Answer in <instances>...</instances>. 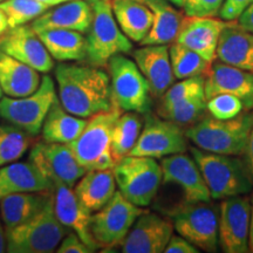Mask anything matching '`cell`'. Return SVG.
<instances>
[{"label": "cell", "mask_w": 253, "mask_h": 253, "mask_svg": "<svg viewBox=\"0 0 253 253\" xmlns=\"http://www.w3.org/2000/svg\"><path fill=\"white\" fill-rule=\"evenodd\" d=\"M251 202L248 196H233L221 199L218 217V236L221 251L249 252Z\"/></svg>", "instance_id": "5bb4252c"}, {"label": "cell", "mask_w": 253, "mask_h": 253, "mask_svg": "<svg viewBox=\"0 0 253 253\" xmlns=\"http://www.w3.org/2000/svg\"><path fill=\"white\" fill-rule=\"evenodd\" d=\"M145 210L132 204L120 191L102 209L91 213L90 233L99 249L121 246L134 225L135 220Z\"/></svg>", "instance_id": "8fae6325"}, {"label": "cell", "mask_w": 253, "mask_h": 253, "mask_svg": "<svg viewBox=\"0 0 253 253\" xmlns=\"http://www.w3.org/2000/svg\"><path fill=\"white\" fill-rule=\"evenodd\" d=\"M108 1H110V0H108Z\"/></svg>", "instance_id": "f5cc1de1"}, {"label": "cell", "mask_w": 253, "mask_h": 253, "mask_svg": "<svg viewBox=\"0 0 253 253\" xmlns=\"http://www.w3.org/2000/svg\"><path fill=\"white\" fill-rule=\"evenodd\" d=\"M188 150L185 131L181 125L163 118L148 115L141 135L129 155L163 158Z\"/></svg>", "instance_id": "4fadbf2b"}, {"label": "cell", "mask_w": 253, "mask_h": 253, "mask_svg": "<svg viewBox=\"0 0 253 253\" xmlns=\"http://www.w3.org/2000/svg\"><path fill=\"white\" fill-rule=\"evenodd\" d=\"M246 162H248L250 169H251V172L253 173V123L251 131H250L249 141H248V147H246Z\"/></svg>", "instance_id": "ee69618b"}, {"label": "cell", "mask_w": 253, "mask_h": 253, "mask_svg": "<svg viewBox=\"0 0 253 253\" xmlns=\"http://www.w3.org/2000/svg\"><path fill=\"white\" fill-rule=\"evenodd\" d=\"M253 4V0H224L219 15L225 21L238 20L240 14Z\"/></svg>", "instance_id": "60d3db41"}, {"label": "cell", "mask_w": 253, "mask_h": 253, "mask_svg": "<svg viewBox=\"0 0 253 253\" xmlns=\"http://www.w3.org/2000/svg\"><path fill=\"white\" fill-rule=\"evenodd\" d=\"M87 121L88 119L79 118L67 112L56 96L41 129L42 141L48 143H72L84 130Z\"/></svg>", "instance_id": "f546056e"}, {"label": "cell", "mask_w": 253, "mask_h": 253, "mask_svg": "<svg viewBox=\"0 0 253 253\" xmlns=\"http://www.w3.org/2000/svg\"><path fill=\"white\" fill-rule=\"evenodd\" d=\"M207 110V96L205 93L179 101L170 106H160L157 113L161 118L169 120L177 125H192L203 116Z\"/></svg>", "instance_id": "e575fe53"}, {"label": "cell", "mask_w": 253, "mask_h": 253, "mask_svg": "<svg viewBox=\"0 0 253 253\" xmlns=\"http://www.w3.org/2000/svg\"><path fill=\"white\" fill-rule=\"evenodd\" d=\"M169 53L173 75L178 80L194 77H205L211 66V63L204 58L177 41L172 42L169 47Z\"/></svg>", "instance_id": "d6a6232c"}, {"label": "cell", "mask_w": 253, "mask_h": 253, "mask_svg": "<svg viewBox=\"0 0 253 253\" xmlns=\"http://www.w3.org/2000/svg\"><path fill=\"white\" fill-rule=\"evenodd\" d=\"M93 20V11L88 0H72L47 9L32 21L31 27L38 32L45 30H72L87 33Z\"/></svg>", "instance_id": "7402d4cb"}, {"label": "cell", "mask_w": 253, "mask_h": 253, "mask_svg": "<svg viewBox=\"0 0 253 253\" xmlns=\"http://www.w3.org/2000/svg\"><path fill=\"white\" fill-rule=\"evenodd\" d=\"M9 30H11V28H9L7 17H6L4 11L0 8V41H1L2 38L5 37V34L7 33Z\"/></svg>", "instance_id": "f6af8a7d"}, {"label": "cell", "mask_w": 253, "mask_h": 253, "mask_svg": "<svg viewBox=\"0 0 253 253\" xmlns=\"http://www.w3.org/2000/svg\"><path fill=\"white\" fill-rule=\"evenodd\" d=\"M38 36L53 59L60 62L81 61L87 58V39L81 32L72 30H45Z\"/></svg>", "instance_id": "4dcf8cb0"}, {"label": "cell", "mask_w": 253, "mask_h": 253, "mask_svg": "<svg viewBox=\"0 0 253 253\" xmlns=\"http://www.w3.org/2000/svg\"><path fill=\"white\" fill-rule=\"evenodd\" d=\"M1 1H4V0H0V2H1Z\"/></svg>", "instance_id": "816d5d0a"}, {"label": "cell", "mask_w": 253, "mask_h": 253, "mask_svg": "<svg viewBox=\"0 0 253 253\" xmlns=\"http://www.w3.org/2000/svg\"><path fill=\"white\" fill-rule=\"evenodd\" d=\"M39 1L47 5L48 7H54L56 5L63 4V2H67V1H72V0H39Z\"/></svg>", "instance_id": "c3c4849f"}, {"label": "cell", "mask_w": 253, "mask_h": 253, "mask_svg": "<svg viewBox=\"0 0 253 253\" xmlns=\"http://www.w3.org/2000/svg\"><path fill=\"white\" fill-rule=\"evenodd\" d=\"M204 93L207 100L219 94L233 95L242 100L246 110H253V72L212 62L205 74Z\"/></svg>", "instance_id": "ac0fdd59"}, {"label": "cell", "mask_w": 253, "mask_h": 253, "mask_svg": "<svg viewBox=\"0 0 253 253\" xmlns=\"http://www.w3.org/2000/svg\"><path fill=\"white\" fill-rule=\"evenodd\" d=\"M122 113L114 106L112 109L90 116L79 137L69 143L73 154L87 171L113 169L115 166L112 154V132Z\"/></svg>", "instance_id": "5b68a950"}, {"label": "cell", "mask_w": 253, "mask_h": 253, "mask_svg": "<svg viewBox=\"0 0 253 253\" xmlns=\"http://www.w3.org/2000/svg\"><path fill=\"white\" fill-rule=\"evenodd\" d=\"M218 214L210 202H185L170 211L173 230L198 250L216 252L219 245Z\"/></svg>", "instance_id": "ba28073f"}, {"label": "cell", "mask_w": 253, "mask_h": 253, "mask_svg": "<svg viewBox=\"0 0 253 253\" xmlns=\"http://www.w3.org/2000/svg\"><path fill=\"white\" fill-rule=\"evenodd\" d=\"M58 253H91L94 252L86 243L82 240L75 232H68L63 237L58 249Z\"/></svg>", "instance_id": "ab89813d"}, {"label": "cell", "mask_w": 253, "mask_h": 253, "mask_svg": "<svg viewBox=\"0 0 253 253\" xmlns=\"http://www.w3.org/2000/svg\"><path fill=\"white\" fill-rule=\"evenodd\" d=\"M143 1L153 11L154 21L148 36L141 41V45H169L175 42L184 19L181 12L173 7L169 0Z\"/></svg>", "instance_id": "83f0119b"}, {"label": "cell", "mask_w": 253, "mask_h": 253, "mask_svg": "<svg viewBox=\"0 0 253 253\" xmlns=\"http://www.w3.org/2000/svg\"><path fill=\"white\" fill-rule=\"evenodd\" d=\"M169 1L173 5L179 6V7H182V6H183V0H169Z\"/></svg>", "instance_id": "681fc988"}, {"label": "cell", "mask_w": 253, "mask_h": 253, "mask_svg": "<svg viewBox=\"0 0 253 253\" xmlns=\"http://www.w3.org/2000/svg\"><path fill=\"white\" fill-rule=\"evenodd\" d=\"M112 8L123 33L141 43L153 26L154 14L149 6L143 0H112Z\"/></svg>", "instance_id": "4316f807"}, {"label": "cell", "mask_w": 253, "mask_h": 253, "mask_svg": "<svg viewBox=\"0 0 253 253\" xmlns=\"http://www.w3.org/2000/svg\"><path fill=\"white\" fill-rule=\"evenodd\" d=\"M33 136L13 125L0 126V167L17 162L30 149Z\"/></svg>", "instance_id": "836d02e7"}, {"label": "cell", "mask_w": 253, "mask_h": 253, "mask_svg": "<svg viewBox=\"0 0 253 253\" xmlns=\"http://www.w3.org/2000/svg\"><path fill=\"white\" fill-rule=\"evenodd\" d=\"M162 183L178 185L183 191L185 202H211L204 177L194 160V157L175 154L162 158Z\"/></svg>", "instance_id": "2e32d148"}, {"label": "cell", "mask_w": 253, "mask_h": 253, "mask_svg": "<svg viewBox=\"0 0 253 253\" xmlns=\"http://www.w3.org/2000/svg\"><path fill=\"white\" fill-rule=\"evenodd\" d=\"M39 72L0 50V87L8 97H24L41 84Z\"/></svg>", "instance_id": "d4e9b609"}, {"label": "cell", "mask_w": 253, "mask_h": 253, "mask_svg": "<svg viewBox=\"0 0 253 253\" xmlns=\"http://www.w3.org/2000/svg\"><path fill=\"white\" fill-rule=\"evenodd\" d=\"M6 252V238H5V229L0 224V253Z\"/></svg>", "instance_id": "7dc6e473"}, {"label": "cell", "mask_w": 253, "mask_h": 253, "mask_svg": "<svg viewBox=\"0 0 253 253\" xmlns=\"http://www.w3.org/2000/svg\"><path fill=\"white\" fill-rule=\"evenodd\" d=\"M244 109L242 100L230 94L214 95L207 100V110L218 120H231L242 114Z\"/></svg>", "instance_id": "74e56055"}, {"label": "cell", "mask_w": 253, "mask_h": 253, "mask_svg": "<svg viewBox=\"0 0 253 253\" xmlns=\"http://www.w3.org/2000/svg\"><path fill=\"white\" fill-rule=\"evenodd\" d=\"M217 58L233 67L253 72V33L238 23L227 21L218 42Z\"/></svg>", "instance_id": "603a6c76"}, {"label": "cell", "mask_w": 253, "mask_h": 253, "mask_svg": "<svg viewBox=\"0 0 253 253\" xmlns=\"http://www.w3.org/2000/svg\"><path fill=\"white\" fill-rule=\"evenodd\" d=\"M53 185L28 162H13L0 169V198L18 192H52Z\"/></svg>", "instance_id": "cb8c5ba5"}, {"label": "cell", "mask_w": 253, "mask_h": 253, "mask_svg": "<svg viewBox=\"0 0 253 253\" xmlns=\"http://www.w3.org/2000/svg\"><path fill=\"white\" fill-rule=\"evenodd\" d=\"M143 123L135 112H125L119 116L112 132V154L115 163L128 156L140 137Z\"/></svg>", "instance_id": "1f68e13d"}, {"label": "cell", "mask_w": 253, "mask_h": 253, "mask_svg": "<svg viewBox=\"0 0 253 253\" xmlns=\"http://www.w3.org/2000/svg\"><path fill=\"white\" fill-rule=\"evenodd\" d=\"M212 199L246 195L253 189V173L248 162L235 155L209 153L190 148Z\"/></svg>", "instance_id": "7a4b0ae2"}, {"label": "cell", "mask_w": 253, "mask_h": 253, "mask_svg": "<svg viewBox=\"0 0 253 253\" xmlns=\"http://www.w3.org/2000/svg\"><path fill=\"white\" fill-rule=\"evenodd\" d=\"M113 171L119 191L140 208L149 207L162 184V168L153 157L128 155L115 163Z\"/></svg>", "instance_id": "52a82bcc"}, {"label": "cell", "mask_w": 253, "mask_h": 253, "mask_svg": "<svg viewBox=\"0 0 253 253\" xmlns=\"http://www.w3.org/2000/svg\"><path fill=\"white\" fill-rule=\"evenodd\" d=\"M113 104L122 112L145 114L150 109V88L135 61L116 54L108 61Z\"/></svg>", "instance_id": "9c48e42d"}, {"label": "cell", "mask_w": 253, "mask_h": 253, "mask_svg": "<svg viewBox=\"0 0 253 253\" xmlns=\"http://www.w3.org/2000/svg\"><path fill=\"white\" fill-rule=\"evenodd\" d=\"M224 0H183L188 17H216L223 6Z\"/></svg>", "instance_id": "f35d334b"}, {"label": "cell", "mask_w": 253, "mask_h": 253, "mask_svg": "<svg viewBox=\"0 0 253 253\" xmlns=\"http://www.w3.org/2000/svg\"><path fill=\"white\" fill-rule=\"evenodd\" d=\"M115 176L113 169L89 170L74 185L75 195L90 212L102 209L116 194Z\"/></svg>", "instance_id": "484cf974"}, {"label": "cell", "mask_w": 253, "mask_h": 253, "mask_svg": "<svg viewBox=\"0 0 253 253\" xmlns=\"http://www.w3.org/2000/svg\"><path fill=\"white\" fill-rule=\"evenodd\" d=\"M52 192H18L0 198V217L5 230L20 225L40 212Z\"/></svg>", "instance_id": "f1b7e54d"}, {"label": "cell", "mask_w": 253, "mask_h": 253, "mask_svg": "<svg viewBox=\"0 0 253 253\" xmlns=\"http://www.w3.org/2000/svg\"><path fill=\"white\" fill-rule=\"evenodd\" d=\"M0 50L39 73H48L54 67V59L31 25L11 28L0 41Z\"/></svg>", "instance_id": "e0dca14e"}, {"label": "cell", "mask_w": 253, "mask_h": 253, "mask_svg": "<svg viewBox=\"0 0 253 253\" xmlns=\"http://www.w3.org/2000/svg\"><path fill=\"white\" fill-rule=\"evenodd\" d=\"M0 8L7 17L9 28H14L33 21L50 7L39 0H4Z\"/></svg>", "instance_id": "d590c367"}, {"label": "cell", "mask_w": 253, "mask_h": 253, "mask_svg": "<svg viewBox=\"0 0 253 253\" xmlns=\"http://www.w3.org/2000/svg\"><path fill=\"white\" fill-rule=\"evenodd\" d=\"M2 97V89H1V87H0V99H1Z\"/></svg>", "instance_id": "f907efd6"}, {"label": "cell", "mask_w": 253, "mask_h": 253, "mask_svg": "<svg viewBox=\"0 0 253 253\" xmlns=\"http://www.w3.org/2000/svg\"><path fill=\"white\" fill-rule=\"evenodd\" d=\"M93 20L87 32L88 63L104 67L116 54H126L132 49L131 40L120 28L108 0H88Z\"/></svg>", "instance_id": "8992f818"}, {"label": "cell", "mask_w": 253, "mask_h": 253, "mask_svg": "<svg viewBox=\"0 0 253 253\" xmlns=\"http://www.w3.org/2000/svg\"><path fill=\"white\" fill-rule=\"evenodd\" d=\"M52 192L55 213L62 225L68 231L77 233L94 252L96 251L99 248L90 233V218L93 212L81 203L73 188L66 184L53 183Z\"/></svg>", "instance_id": "ffe728a7"}, {"label": "cell", "mask_w": 253, "mask_h": 253, "mask_svg": "<svg viewBox=\"0 0 253 253\" xmlns=\"http://www.w3.org/2000/svg\"><path fill=\"white\" fill-rule=\"evenodd\" d=\"M238 24L245 30H248L249 32L253 33V4L249 6L248 8L240 14V17L238 18Z\"/></svg>", "instance_id": "7bdbcfd3"}, {"label": "cell", "mask_w": 253, "mask_h": 253, "mask_svg": "<svg viewBox=\"0 0 253 253\" xmlns=\"http://www.w3.org/2000/svg\"><path fill=\"white\" fill-rule=\"evenodd\" d=\"M166 253H198L199 250L192 245L189 240L179 235H172L168 243Z\"/></svg>", "instance_id": "b9f144b4"}, {"label": "cell", "mask_w": 253, "mask_h": 253, "mask_svg": "<svg viewBox=\"0 0 253 253\" xmlns=\"http://www.w3.org/2000/svg\"><path fill=\"white\" fill-rule=\"evenodd\" d=\"M28 161L52 183H62L74 188L87 170L79 163L69 144L37 142Z\"/></svg>", "instance_id": "7c38bea8"}, {"label": "cell", "mask_w": 253, "mask_h": 253, "mask_svg": "<svg viewBox=\"0 0 253 253\" xmlns=\"http://www.w3.org/2000/svg\"><path fill=\"white\" fill-rule=\"evenodd\" d=\"M173 235L172 221L144 211L121 244L123 253H162Z\"/></svg>", "instance_id": "9a60e30c"}, {"label": "cell", "mask_w": 253, "mask_h": 253, "mask_svg": "<svg viewBox=\"0 0 253 253\" xmlns=\"http://www.w3.org/2000/svg\"><path fill=\"white\" fill-rule=\"evenodd\" d=\"M59 100L67 112L89 119L114 107L110 77L102 67L61 62L55 67Z\"/></svg>", "instance_id": "6da1fadb"}, {"label": "cell", "mask_w": 253, "mask_h": 253, "mask_svg": "<svg viewBox=\"0 0 253 253\" xmlns=\"http://www.w3.org/2000/svg\"><path fill=\"white\" fill-rule=\"evenodd\" d=\"M227 21L214 17H184L176 41L212 63L221 31Z\"/></svg>", "instance_id": "d6986e66"}, {"label": "cell", "mask_w": 253, "mask_h": 253, "mask_svg": "<svg viewBox=\"0 0 253 253\" xmlns=\"http://www.w3.org/2000/svg\"><path fill=\"white\" fill-rule=\"evenodd\" d=\"M68 231L59 220L52 197L45 208L25 223L5 230L6 252L52 253Z\"/></svg>", "instance_id": "277c9868"}, {"label": "cell", "mask_w": 253, "mask_h": 253, "mask_svg": "<svg viewBox=\"0 0 253 253\" xmlns=\"http://www.w3.org/2000/svg\"><path fill=\"white\" fill-rule=\"evenodd\" d=\"M56 97L55 84L46 75L38 89L24 97L2 96L0 99V118L23 129L32 136L41 132L47 113Z\"/></svg>", "instance_id": "30bf717a"}, {"label": "cell", "mask_w": 253, "mask_h": 253, "mask_svg": "<svg viewBox=\"0 0 253 253\" xmlns=\"http://www.w3.org/2000/svg\"><path fill=\"white\" fill-rule=\"evenodd\" d=\"M252 123L253 112L242 113L231 120H218L210 115L192 123L185 136L202 150L239 156L246 151Z\"/></svg>", "instance_id": "3957f363"}, {"label": "cell", "mask_w": 253, "mask_h": 253, "mask_svg": "<svg viewBox=\"0 0 253 253\" xmlns=\"http://www.w3.org/2000/svg\"><path fill=\"white\" fill-rule=\"evenodd\" d=\"M251 202V227H250V240H249V252L253 253V194L250 198Z\"/></svg>", "instance_id": "bcb514c9"}, {"label": "cell", "mask_w": 253, "mask_h": 253, "mask_svg": "<svg viewBox=\"0 0 253 253\" xmlns=\"http://www.w3.org/2000/svg\"><path fill=\"white\" fill-rule=\"evenodd\" d=\"M134 60L149 84L150 93L161 97L175 81L168 45H148L136 49Z\"/></svg>", "instance_id": "44dd1931"}, {"label": "cell", "mask_w": 253, "mask_h": 253, "mask_svg": "<svg viewBox=\"0 0 253 253\" xmlns=\"http://www.w3.org/2000/svg\"><path fill=\"white\" fill-rule=\"evenodd\" d=\"M204 87L205 77L182 79L178 84H172V86L161 96V99H162L161 106H170V104L179 102V101L188 99V97L204 93Z\"/></svg>", "instance_id": "8d00e7d4"}]
</instances>
